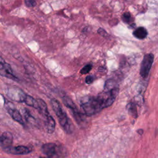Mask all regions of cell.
Returning <instances> with one entry per match:
<instances>
[{
	"instance_id": "14",
	"label": "cell",
	"mask_w": 158,
	"mask_h": 158,
	"mask_svg": "<svg viewBox=\"0 0 158 158\" xmlns=\"http://www.w3.org/2000/svg\"><path fill=\"white\" fill-rule=\"evenodd\" d=\"M24 103L27 105L34 107V108L39 110V103H38L37 99H35L32 97L27 94L26 98L25 99Z\"/></svg>"
},
{
	"instance_id": "4",
	"label": "cell",
	"mask_w": 158,
	"mask_h": 158,
	"mask_svg": "<svg viewBox=\"0 0 158 158\" xmlns=\"http://www.w3.org/2000/svg\"><path fill=\"white\" fill-rule=\"evenodd\" d=\"M62 102L66 105V107H67L68 108H69L72 111L74 117L75 119V121H76V122L78 123V124L79 125L83 124L84 123L85 117L80 112V111H79L77 108V107L73 102V101L68 97H63Z\"/></svg>"
},
{
	"instance_id": "8",
	"label": "cell",
	"mask_w": 158,
	"mask_h": 158,
	"mask_svg": "<svg viewBox=\"0 0 158 158\" xmlns=\"http://www.w3.org/2000/svg\"><path fill=\"white\" fill-rule=\"evenodd\" d=\"M0 71H1V76L8 78L9 79L13 80L14 81H18V79L15 76L12 72L11 66L4 62L2 58H1V67H0Z\"/></svg>"
},
{
	"instance_id": "18",
	"label": "cell",
	"mask_w": 158,
	"mask_h": 158,
	"mask_svg": "<svg viewBox=\"0 0 158 158\" xmlns=\"http://www.w3.org/2000/svg\"><path fill=\"white\" fill-rule=\"evenodd\" d=\"M25 4L29 8H33L34 6H35L36 3L33 0H26L25 1Z\"/></svg>"
},
{
	"instance_id": "13",
	"label": "cell",
	"mask_w": 158,
	"mask_h": 158,
	"mask_svg": "<svg viewBox=\"0 0 158 158\" xmlns=\"http://www.w3.org/2000/svg\"><path fill=\"white\" fill-rule=\"evenodd\" d=\"M133 35L135 37H136L137 39H144L147 37L148 35L147 30L145 29L144 27H140L137 28L134 32H133Z\"/></svg>"
},
{
	"instance_id": "9",
	"label": "cell",
	"mask_w": 158,
	"mask_h": 158,
	"mask_svg": "<svg viewBox=\"0 0 158 158\" xmlns=\"http://www.w3.org/2000/svg\"><path fill=\"white\" fill-rule=\"evenodd\" d=\"M4 151L6 153L12 154L25 155L29 154L31 152V149L25 146H17L16 147H11L8 148L4 149Z\"/></svg>"
},
{
	"instance_id": "21",
	"label": "cell",
	"mask_w": 158,
	"mask_h": 158,
	"mask_svg": "<svg viewBox=\"0 0 158 158\" xmlns=\"http://www.w3.org/2000/svg\"><path fill=\"white\" fill-rule=\"evenodd\" d=\"M138 132L139 133V134H140V135H142L143 134V130H138Z\"/></svg>"
},
{
	"instance_id": "3",
	"label": "cell",
	"mask_w": 158,
	"mask_h": 158,
	"mask_svg": "<svg viewBox=\"0 0 158 158\" xmlns=\"http://www.w3.org/2000/svg\"><path fill=\"white\" fill-rule=\"evenodd\" d=\"M41 149L48 158H64L66 154L64 148L54 143L44 144Z\"/></svg>"
},
{
	"instance_id": "5",
	"label": "cell",
	"mask_w": 158,
	"mask_h": 158,
	"mask_svg": "<svg viewBox=\"0 0 158 158\" xmlns=\"http://www.w3.org/2000/svg\"><path fill=\"white\" fill-rule=\"evenodd\" d=\"M154 61V56L153 54H145L141 63L140 75L143 78H147L149 73L150 69L152 66Z\"/></svg>"
},
{
	"instance_id": "2",
	"label": "cell",
	"mask_w": 158,
	"mask_h": 158,
	"mask_svg": "<svg viewBox=\"0 0 158 158\" xmlns=\"http://www.w3.org/2000/svg\"><path fill=\"white\" fill-rule=\"evenodd\" d=\"M50 102H51V105L53 111L56 113V116L58 118L60 125L67 133L71 134L72 132L71 123L69 122V118L66 112L63 111L61 104L56 99H51Z\"/></svg>"
},
{
	"instance_id": "20",
	"label": "cell",
	"mask_w": 158,
	"mask_h": 158,
	"mask_svg": "<svg viewBox=\"0 0 158 158\" xmlns=\"http://www.w3.org/2000/svg\"><path fill=\"white\" fill-rule=\"evenodd\" d=\"M98 33L103 36H106L107 35V34L106 31V30H104V29H103L102 28H100L98 30Z\"/></svg>"
},
{
	"instance_id": "12",
	"label": "cell",
	"mask_w": 158,
	"mask_h": 158,
	"mask_svg": "<svg viewBox=\"0 0 158 158\" xmlns=\"http://www.w3.org/2000/svg\"><path fill=\"white\" fill-rule=\"evenodd\" d=\"M38 103H39V111L40 112V113L45 118L47 117L48 116H50L49 113L48 112V107L47 105L46 104V103L44 102V101L42 99H38Z\"/></svg>"
},
{
	"instance_id": "1",
	"label": "cell",
	"mask_w": 158,
	"mask_h": 158,
	"mask_svg": "<svg viewBox=\"0 0 158 158\" xmlns=\"http://www.w3.org/2000/svg\"><path fill=\"white\" fill-rule=\"evenodd\" d=\"M119 87L111 90L104 89L97 96H87L81 99V106L85 114L91 116L100 112L102 109L112 105L117 97Z\"/></svg>"
},
{
	"instance_id": "15",
	"label": "cell",
	"mask_w": 158,
	"mask_h": 158,
	"mask_svg": "<svg viewBox=\"0 0 158 158\" xmlns=\"http://www.w3.org/2000/svg\"><path fill=\"white\" fill-rule=\"evenodd\" d=\"M128 108V111L130 113V114H131L133 117H137V107L135 104L134 103H130L127 106Z\"/></svg>"
},
{
	"instance_id": "6",
	"label": "cell",
	"mask_w": 158,
	"mask_h": 158,
	"mask_svg": "<svg viewBox=\"0 0 158 158\" xmlns=\"http://www.w3.org/2000/svg\"><path fill=\"white\" fill-rule=\"evenodd\" d=\"M7 96L12 100L16 102L22 103L24 102L26 98L27 94L21 89L18 88H10L8 90Z\"/></svg>"
},
{
	"instance_id": "7",
	"label": "cell",
	"mask_w": 158,
	"mask_h": 158,
	"mask_svg": "<svg viewBox=\"0 0 158 158\" xmlns=\"http://www.w3.org/2000/svg\"><path fill=\"white\" fill-rule=\"evenodd\" d=\"M5 107L6 110H7V111L10 114V116L15 121L19 122L22 125L24 124V122L23 121L21 114H20V112H19V111L15 108V107L14 106L13 104H12V103L9 102H6Z\"/></svg>"
},
{
	"instance_id": "16",
	"label": "cell",
	"mask_w": 158,
	"mask_h": 158,
	"mask_svg": "<svg viewBox=\"0 0 158 158\" xmlns=\"http://www.w3.org/2000/svg\"><path fill=\"white\" fill-rule=\"evenodd\" d=\"M122 21L126 23H130V22L133 21L130 13L128 12H126L122 14Z\"/></svg>"
},
{
	"instance_id": "17",
	"label": "cell",
	"mask_w": 158,
	"mask_h": 158,
	"mask_svg": "<svg viewBox=\"0 0 158 158\" xmlns=\"http://www.w3.org/2000/svg\"><path fill=\"white\" fill-rule=\"evenodd\" d=\"M92 64H87L85 66H84L83 68H82L81 70H80V73L82 74V75H84V74H88L89 73L92 69Z\"/></svg>"
},
{
	"instance_id": "19",
	"label": "cell",
	"mask_w": 158,
	"mask_h": 158,
	"mask_svg": "<svg viewBox=\"0 0 158 158\" xmlns=\"http://www.w3.org/2000/svg\"><path fill=\"white\" fill-rule=\"evenodd\" d=\"M94 81V77L93 75H88L85 79V82L87 84H91Z\"/></svg>"
},
{
	"instance_id": "10",
	"label": "cell",
	"mask_w": 158,
	"mask_h": 158,
	"mask_svg": "<svg viewBox=\"0 0 158 158\" xmlns=\"http://www.w3.org/2000/svg\"><path fill=\"white\" fill-rule=\"evenodd\" d=\"M12 141H13V137L11 133L8 132L3 133L1 138H0V143H1V146L3 149L12 147Z\"/></svg>"
},
{
	"instance_id": "11",
	"label": "cell",
	"mask_w": 158,
	"mask_h": 158,
	"mask_svg": "<svg viewBox=\"0 0 158 158\" xmlns=\"http://www.w3.org/2000/svg\"><path fill=\"white\" fill-rule=\"evenodd\" d=\"M45 127L48 134H53L55 130L56 122L53 117L50 115L45 118Z\"/></svg>"
}]
</instances>
